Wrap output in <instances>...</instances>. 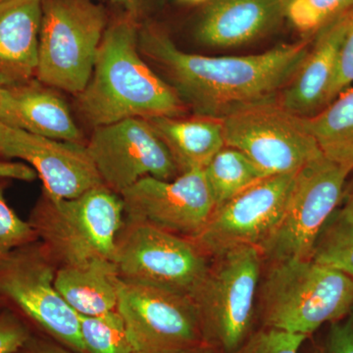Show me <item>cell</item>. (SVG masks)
I'll return each mask as SVG.
<instances>
[{"label": "cell", "mask_w": 353, "mask_h": 353, "mask_svg": "<svg viewBox=\"0 0 353 353\" xmlns=\"http://www.w3.org/2000/svg\"><path fill=\"white\" fill-rule=\"evenodd\" d=\"M308 39L245 57L185 52L155 25L139 31L143 57L164 73L185 108L199 117L222 120L241 109L277 101L305 59Z\"/></svg>", "instance_id": "obj_1"}, {"label": "cell", "mask_w": 353, "mask_h": 353, "mask_svg": "<svg viewBox=\"0 0 353 353\" xmlns=\"http://www.w3.org/2000/svg\"><path fill=\"white\" fill-rule=\"evenodd\" d=\"M77 108L94 129L131 118L182 117L188 109L143 59L131 16L106 28L92 77L77 95Z\"/></svg>", "instance_id": "obj_2"}, {"label": "cell", "mask_w": 353, "mask_h": 353, "mask_svg": "<svg viewBox=\"0 0 353 353\" xmlns=\"http://www.w3.org/2000/svg\"><path fill=\"white\" fill-rule=\"evenodd\" d=\"M259 327L310 338L353 309V279L313 260L268 263L260 281Z\"/></svg>", "instance_id": "obj_3"}, {"label": "cell", "mask_w": 353, "mask_h": 353, "mask_svg": "<svg viewBox=\"0 0 353 353\" xmlns=\"http://www.w3.org/2000/svg\"><path fill=\"white\" fill-rule=\"evenodd\" d=\"M28 221L57 268L82 266L114 259L125 221L124 203L105 185L70 199H53L43 192Z\"/></svg>", "instance_id": "obj_4"}, {"label": "cell", "mask_w": 353, "mask_h": 353, "mask_svg": "<svg viewBox=\"0 0 353 353\" xmlns=\"http://www.w3.org/2000/svg\"><path fill=\"white\" fill-rule=\"evenodd\" d=\"M263 259L255 246H240L212 259L192 299L202 338L217 353H231L253 333Z\"/></svg>", "instance_id": "obj_5"}, {"label": "cell", "mask_w": 353, "mask_h": 353, "mask_svg": "<svg viewBox=\"0 0 353 353\" xmlns=\"http://www.w3.org/2000/svg\"><path fill=\"white\" fill-rule=\"evenodd\" d=\"M106 28L105 11L92 0H43L36 78L55 90L81 94Z\"/></svg>", "instance_id": "obj_6"}, {"label": "cell", "mask_w": 353, "mask_h": 353, "mask_svg": "<svg viewBox=\"0 0 353 353\" xmlns=\"http://www.w3.org/2000/svg\"><path fill=\"white\" fill-rule=\"evenodd\" d=\"M57 266L39 241L0 261V299L19 313L32 331L76 353H87L79 314L55 287Z\"/></svg>", "instance_id": "obj_7"}, {"label": "cell", "mask_w": 353, "mask_h": 353, "mask_svg": "<svg viewBox=\"0 0 353 353\" xmlns=\"http://www.w3.org/2000/svg\"><path fill=\"white\" fill-rule=\"evenodd\" d=\"M352 173L323 154L297 171L282 217L259 246L263 263L311 259L318 236L343 201Z\"/></svg>", "instance_id": "obj_8"}, {"label": "cell", "mask_w": 353, "mask_h": 353, "mask_svg": "<svg viewBox=\"0 0 353 353\" xmlns=\"http://www.w3.org/2000/svg\"><path fill=\"white\" fill-rule=\"evenodd\" d=\"M114 263L121 280L192 296L210 259L189 238L125 219Z\"/></svg>", "instance_id": "obj_9"}, {"label": "cell", "mask_w": 353, "mask_h": 353, "mask_svg": "<svg viewBox=\"0 0 353 353\" xmlns=\"http://www.w3.org/2000/svg\"><path fill=\"white\" fill-rule=\"evenodd\" d=\"M222 126L225 145L240 150L266 176L296 173L322 154L303 117L277 101L236 111Z\"/></svg>", "instance_id": "obj_10"}, {"label": "cell", "mask_w": 353, "mask_h": 353, "mask_svg": "<svg viewBox=\"0 0 353 353\" xmlns=\"http://www.w3.org/2000/svg\"><path fill=\"white\" fill-rule=\"evenodd\" d=\"M116 309L137 353H169L204 343L190 296L121 280Z\"/></svg>", "instance_id": "obj_11"}, {"label": "cell", "mask_w": 353, "mask_h": 353, "mask_svg": "<svg viewBox=\"0 0 353 353\" xmlns=\"http://www.w3.org/2000/svg\"><path fill=\"white\" fill-rule=\"evenodd\" d=\"M296 173L266 176L217 206L190 240L209 259L240 246L259 248L284 213Z\"/></svg>", "instance_id": "obj_12"}, {"label": "cell", "mask_w": 353, "mask_h": 353, "mask_svg": "<svg viewBox=\"0 0 353 353\" xmlns=\"http://www.w3.org/2000/svg\"><path fill=\"white\" fill-rule=\"evenodd\" d=\"M85 145L104 185L118 194L145 176L180 175L166 145L143 118L94 128Z\"/></svg>", "instance_id": "obj_13"}, {"label": "cell", "mask_w": 353, "mask_h": 353, "mask_svg": "<svg viewBox=\"0 0 353 353\" xmlns=\"http://www.w3.org/2000/svg\"><path fill=\"white\" fill-rule=\"evenodd\" d=\"M120 196L125 219L189 239L203 229L215 209L203 169H192L172 180L145 176Z\"/></svg>", "instance_id": "obj_14"}, {"label": "cell", "mask_w": 353, "mask_h": 353, "mask_svg": "<svg viewBox=\"0 0 353 353\" xmlns=\"http://www.w3.org/2000/svg\"><path fill=\"white\" fill-rule=\"evenodd\" d=\"M0 158L30 165L43 192L53 199H75L104 185L85 143L44 138L0 123Z\"/></svg>", "instance_id": "obj_15"}, {"label": "cell", "mask_w": 353, "mask_h": 353, "mask_svg": "<svg viewBox=\"0 0 353 353\" xmlns=\"http://www.w3.org/2000/svg\"><path fill=\"white\" fill-rule=\"evenodd\" d=\"M352 10V9H350ZM348 13L343 14L315 34L296 75L279 94L277 101L289 112L306 118L331 102L339 55L345 38Z\"/></svg>", "instance_id": "obj_16"}, {"label": "cell", "mask_w": 353, "mask_h": 353, "mask_svg": "<svg viewBox=\"0 0 353 353\" xmlns=\"http://www.w3.org/2000/svg\"><path fill=\"white\" fill-rule=\"evenodd\" d=\"M0 123L44 138L85 143L68 104L37 78L2 87Z\"/></svg>", "instance_id": "obj_17"}, {"label": "cell", "mask_w": 353, "mask_h": 353, "mask_svg": "<svg viewBox=\"0 0 353 353\" xmlns=\"http://www.w3.org/2000/svg\"><path fill=\"white\" fill-rule=\"evenodd\" d=\"M285 0H208L196 39L212 48L245 46L275 29L285 18Z\"/></svg>", "instance_id": "obj_18"}, {"label": "cell", "mask_w": 353, "mask_h": 353, "mask_svg": "<svg viewBox=\"0 0 353 353\" xmlns=\"http://www.w3.org/2000/svg\"><path fill=\"white\" fill-rule=\"evenodd\" d=\"M43 0L0 1V85L36 78Z\"/></svg>", "instance_id": "obj_19"}, {"label": "cell", "mask_w": 353, "mask_h": 353, "mask_svg": "<svg viewBox=\"0 0 353 353\" xmlns=\"http://www.w3.org/2000/svg\"><path fill=\"white\" fill-rule=\"evenodd\" d=\"M121 279L113 260L99 259L57 268L55 287L79 315L97 316L116 310Z\"/></svg>", "instance_id": "obj_20"}, {"label": "cell", "mask_w": 353, "mask_h": 353, "mask_svg": "<svg viewBox=\"0 0 353 353\" xmlns=\"http://www.w3.org/2000/svg\"><path fill=\"white\" fill-rule=\"evenodd\" d=\"M161 138L181 173L204 169L225 146L222 120L199 117L148 119Z\"/></svg>", "instance_id": "obj_21"}, {"label": "cell", "mask_w": 353, "mask_h": 353, "mask_svg": "<svg viewBox=\"0 0 353 353\" xmlns=\"http://www.w3.org/2000/svg\"><path fill=\"white\" fill-rule=\"evenodd\" d=\"M303 120L322 154L353 172V87Z\"/></svg>", "instance_id": "obj_22"}, {"label": "cell", "mask_w": 353, "mask_h": 353, "mask_svg": "<svg viewBox=\"0 0 353 353\" xmlns=\"http://www.w3.org/2000/svg\"><path fill=\"white\" fill-rule=\"evenodd\" d=\"M343 199V205L338 206L322 228L311 260L353 279V196Z\"/></svg>", "instance_id": "obj_23"}, {"label": "cell", "mask_w": 353, "mask_h": 353, "mask_svg": "<svg viewBox=\"0 0 353 353\" xmlns=\"http://www.w3.org/2000/svg\"><path fill=\"white\" fill-rule=\"evenodd\" d=\"M203 171L214 197L215 208L266 178L243 152L226 145Z\"/></svg>", "instance_id": "obj_24"}, {"label": "cell", "mask_w": 353, "mask_h": 353, "mask_svg": "<svg viewBox=\"0 0 353 353\" xmlns=\"http://www.w3.org/2000/svg\"><path fill=\"white\" fill-rule=\"evenodd\" d=\"M79 319L87 353H137L117 309L97 316L79 315Z\"/></svg>", "instance_id": "obj_25"}, {"label": "cell", "mask_w": 353, "mask_h": 353, "mask_svg": "<svg viewBox=\"0 0 353 353\" xmlns=\"http://www.w3.org/2000/svg\"><path fill=\"white\" fill-rule=\"evenodd\" d=\"M353 8V0H285V18L297 31L316 34Z\"/></svg>", "instance_id": "obj_26"}, {"label": "cell", "mask_w": 353, "mask_h": 353, "mask_svg": "<svg viewBox=\"0 0 353 353\" xmlns=\"http://www.w3.org/2000/svg\"><path fill=\"white\" fill-rule=\"evenodd\" d=\"M6 181L0 179V261L17 248L39 241L29 221L21 219L7 202Z\"/></svg>", "instance_id": "obj_27"}, {"label": "cell", "mask_w": 353, "mask_h": 353, "mask_svg": "<svg viewBox=\"0 0 353 353\" xmlns=\"http://www.w3.org/2000/svg\"><path fill=\"white\" fill-rule=\"evenodd\" d=\"M307 339L303 334L259 327L231 353H301Z\"/></svg>", "instance_id": "obj_28"}, {"label": "cell", "mask_w": 353, "mask_h": 353, "mask_svg": "<svg viewBox=\"0 0 353 353\" xmlns=\"http://www.w3.org/2000/svg\"><path fill=\"white\" fill-rule=\"evenodd\" d=\"M32 329L12 308L0 310V353H17L31 338Z\"/></svg>", "instance_id": "obj_29"}, {"label": "cell", "mask_w": 353, "mask_h": 353, "mask_svg": "<svg viewBox=\"0 0 353 353\" xmlns=\"http://www.w3.org/2000/svg\"><path fill=\"white\" fill-rule=\"evenodd\" d=\"M309 353H353V309L338 321L330 323L324 336Z\"/></svg>", "instance_id": "obj_30"}, {"label": "cell", "mask_w": 353, "mask_h": 353, "mask_svg": "<svg viewBox=\"0 0 353 353\" xmlns=\"http://www.w3.org/2000/svg\"><path fill=\"white\" fill-rule=\"evenodd\" d=\"M353 85V8L348 13L345 38L341 43L338 66L332 88L331 101L343 90Z\"/></svg>", "instance_id": "obj_31"}, {"label": "cell", "mask_w": 353, "mask_h": 353, "mask_svg": "<svg viewBox=\"0 0 353 353\" xmlns=\"http://www.w3.org/2000/svg\"><path fill=\"white\" fill-rule=\"evenodd\" d=\"M17 353H76L59 343L39 334L32 332L31 338Z\"/></svg>", "instance_id": "obj_32"}, {"label": "cell", "mask_w": 353, "mask_h": 353, "mask_svg": "<svg viewBox=\"0 0 353 353\" xmlns=\"http://www.w3.org/2000/svg\"><path fill=\"white\" fill-rule=\"evenodd\" d=\"M169 353H217L214 348L209 347V345H197V347L187 348V350H178V352H173Z\"/></svg>", "instance_id": "obj_33"}, {"label": "cell", "mask_w": 353, "mask_h": 353, "mask_svg": "<svg viewBox=\"0 0 353 353\" xmlns=\"http://www.w3.org/2000/svg\"><path fill=\"white\" fill-rule=\"evenodd\" d=\"M110 1L115 2V3L121 4V6L126 7L132 12H134L138 8L141 0H110Z\"/></svg>", "instance_id": "obj_34"}, {"label": "cell", "mask_w": 353, "mask_h": 353, "mask_svg": "<svg viewBox=\"0 0 353 353\" xmlns=\"http://www.w3.org/2000/svg\"><path fill=\"white\" fill-rule=\"evenodd\" d=\"M343 196H353V179L352 182L347 185L345 190V194Z\"/></svg>", "instance_id": "obj_35"}, {"label": "cell", "mask_w": 353, "mask_h": 353, "mask_svg": "<svg viewBox=\"0 0 353 353\" xmlns=\"http://www.w3.org/2000/svg\"><path fill=\"white\" fill-rule=\"evenodd\" d=\"M185 1L194 2V3H201V2L208 1V0H185Z\"/></svg>", "instance_id": "obj_36"}, {"label": "cell", "mask_w": 353, "mask_h": 353, "mask_svg": "<svg viewBox=\"0 0 353 353\" xmlns=\"http://www.w3.org/2000/svg\"><path fill=\"white\" fill-rule=\"evenodd\" d=\"M3 307H6V305H4L3 301L0 299V310H1V309Z\"/></svg>", "instance_id": "obj_37"}, {"label": "cell", "mask_w": 353, "mask_h": 353, "mask_svg": "<svg viewBox=\"0 0 353 353\" xmlns=\"http://www.w3.org/2000/svg\"><path fill=\"white\" fill-rule=\"evenodd\" d=\"M2 85H0V94H1Z\"/></svg>", "instance_id": "obj_38"}]
</instances>
